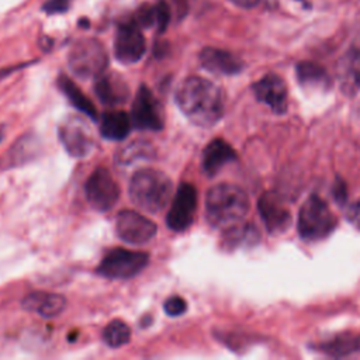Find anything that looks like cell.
Instances as JSON below:
<instances>
[{"label":"cell","mask_w":360,"mask_h":360,"mask_svg":"<svg viewBox=\"0 0 360 360\" xmlns=\"http://www.w3.org/2000/svg\"><path fill=\"white\" fill-rule=\"evenodd\" d=\"M174 97L181 112L195 125L211 127L224 114L222 91L208 79L198 76L184 79Z\"/></svg>","instance_id":"cell-1"},{"label":"cell","mask_w":360,"mask_h":360,"mask_svg":"<svg viewBox=\"0 0 360 360\" xmlns=\"http://www.w3.org/2000/svg\"><path fill=\"white\" fill-rule=\"evenodd\" d=\"M249 211L246 193L229 183L211 187L205 197V214L212 226L229 228L240 222Z\"/></svg>","instance_id":"cell-2"},{"label":"cell","mask_w":360,"mask_h":360,"mask_svg":"<svg viewBox=\"0 0 360 360\" xmlns=\"http://www.w3.org/2000/svg\"><path fill=\"white\" fill-rule=\"evenodd\" d=\"M132 202L146 212L162 211L172 198L173 184L167 174L156 169H141L129 181Z\"/></svg>","instance_id":"cell-3"},{"label":"cell","mask_w":360,"mask_h":360,"mask_svg":"<svg viewBox=\"0 0 360 360\" xmlns=\"http://www.w3.org/2000/svg\"><path fill=\"white\" fill-rule=\"evenodd\" d=\"M338 219L329 204L318 194L309 195L300 208L298 233L308 240L326 238L335 228Z\"/></svg>","instance_id":"cell-4"},{"label":"cell","mask_w":360,"mask_h":360,"mask_svg":"<svg viewBox=\"0 0 360 360\" xmlns=\"http://www.w3.org/2000/svg\"><path fill=\"white\" fill-rule=\"evenodd\" d=\"M70 70L82 77L91 79L104 73L108 56L103 44L94 38H82L76 41L68 55Z\"/></svg>","instance_id":"cell-5"},{"label":"cell","mask_w":360,"mask_h":360,"mask_svg":"<svg viewBox=\"0 0 360 360\" xmlns=\"http://www.w3.org/2000/svg\"><path fill=\"white\" fill-rule=\"evenodd\" d=\"M149 262L148 253L128 249H112L101 260L97 273L114 280H125L141 273Z\"/></svg>","instance_id":"cell-6"},{"label":"cell","mask_w":360,"mask_h":360,"mask_svg":"<svg viewBox=\"0 0 360 360\" xmlns=\"http://www.w3.org/2000/svg\"><path fill=\"white\" fill-rule=\"evenodd\" d=\"M59 139L73 158H84L94 148L93 132L80 117H69L59 125Z\"/></svg>","instance_id":"cell-7"},{"label":"cell","mask_w":360,"mask_h":360,"mask_svg":"<svg viewBox=\"0 0 360 360\" xmlns=\"http://www.w3.org/2000/svg\"><path fill=\"white\" fill-rule=\"evenodd\" d=\"M86 197L90 205L98 211H107L115 205L120 187L105 167L96 169L87 179Z\"/></svg>","instance_id":"cell-8"},{"label":"cell","mask_w":360,"mask_h":360,"mask_svg":"<svg viewBox=\"0 0 360 360\" xmlns=\"http://www.w3.org/2000/svg\"><path fill=\"white\" fill-rule=\"evenodd\" d=\"M146 51L145 37L141 32L139 25L132 20L121 24L117 30L114 39V55L125 65L138 62Z\"/></svg>","instance_id":"cell-9"},{"label":"cell","mask_w":360,"mask_h":360,"mask_svg":"<svg viewBox=\"0 0 360 360\" xmlns=\"http://www.w3.org/2000/svg\"><path fill=\"white\" fill-rule=\"evenodd\" d=\"M115 232L127 243L142 245L156 233V225L142 214L124 210L117 215Z\"/></svg>","instance_id":"cell-10"},{"label":"cell","mask_w":360,"mask_h":360,"mask_svg":"<svg viewBox=\"0 0 360 360\" xmlns=\"http://www.w3.org/2000/svg\"><path fill=\"white\" fill-rule=\"evenodd\" d=\"M131 121L139 129L159 131L163 128L160 105L148 86H139L132 103Z\"/></svg>","instance_id":"cell-11"},{"label":"cell","mask_w":360,"mask_h":360,"mask_svg":"<svg viewBox=\"0 0 360 360\" xmlns=\"http://www.w3.org/2000/svg\"><path fill=\"white\" fill-rule=\"evenodd\" d=\"M195 208L197 191L194 186L188 183L180 184L166 217L167 226L177 232L187 229L193 224Z\"/></svg>","instance_id":"cell-12"},{"label":"cell","mask_w":360,"mask_h":360,"mask_svg":"<svg viewBox=\"0 0 360 360\" xmlns=\"http://www.w3.org/2000/svg\"><path fill=\"white\" fill-rule=\"evenodd\" d=\"M253 93L260 103L269 105L273 112L283 114L287 110V86L276 73H267L253 86Z\"/></svg>","instance_id":"cell-13"},{"label":"cell","mask_w":360,"mask_h":360,"mask_svg":"<svg viewBox=\"0 0 360 360\" xmlns=\"http://www.w3.org/2000/svg\"><path fill=\"white\" fill-rule=\"evenodd\" d=\"M94 91L97 98L110 107L122 105L129 97L127 82L117 73H101L96 77Z\"/></svg>","instance_id":"cell-14"},{"label":"cell","mask_w":360,"mask_h":360,"mask_svg":"<svg viewBox=\"0 0 360 360\" xmlns=\"http://www.w3.org/2000/svg\"><path fill=\"white\" fill-rule=\"evenodd\" d=\"M200 63L202 68L215 75H235L243 68V63L233 53L207 46L200 52Z\"/></svg>","instance_id":"cell-15"},{"label":"cell","mask_w":360,"mask_h":360,"mask_svg":"<svg viewBox=\"0 0 360 360\" xmlns=\"http://www.w3.org/2000/svg\"><path fill=\"white\" fill-rule=\"evenodd\" d=\"M21 305L28 312H34L44 318H53L63 312L66 307V300L60 294L35 291L24 297Z\"/></svg>","instance_id":"cell-16"},{"label":"cell","mask_w":360,"mask_h":360,"mask_svg":"<svg viewBox=\"0 0 360 360\" xmlns=\"http://www.w3.org/2000/svg\"><path fill=\"white\" fill-rule=\"evenodd\" d=\"M257 207L270 232H280L288 226L291 219L290 212L273 193L263 194L259 200Z\"/></svg>","instance_id":"cell-17"},{"label":"cell","mask_w":360,"mask_h":360,"mask_svg":"<svg viewBox=\"0 0 360 360\" xmlns=\"http://www.w3.org/2000/svg\"><path fill=\"white\" fill-rule=\"evenodd\" d=\"M236 159V152L224 139L211 141L202 152V169L208 176L217 174L226 163Z\"/></svg>","instance_id":"cell-18"},{"label":"cell","mask_w":360,"mask_h":360,"mask_svg":"<svg viewBox=\"0 0 360 360\" xmlns=\"http://www.w3.org/2000/svg\"><path fill=\"white\" fill-rule=\"evenodd\" d=\"M131 124V118L124 111H108L100 120V134L105 139L121 141L128 135Z\"/></svg>","instance_id":"cell-19"},{"label":"cell","mask_w":360,"mask_h":360,"mask_svg":"<svg viewBox=\"0 0 360 360\" xmlns=\"http://www.w3.org/2000/svg\"><path fill=\"white\" fill-rule=\"evenodd\" d=\"M58 86L73 107H76L79 111L89 115L91 120L97 118V111H96V107L93 105V103L80 91V89L68 76H65V75L59 76Z\"/></svg>","instance_id":"cell-20"},{"label":"cell","mask_w":360,"mask_h":360,"mask_svg":"<svg viewBox=\"0 0 360 360\" xmlns=\"http://www.w3.org/2000/svg\"><path fill=\"white\" fill-rule=\"evenodd\" d=\"M153 156H155V149L149 142L134 141L117 152L115 163L120 165L121 167H127L141 160L153 159Z\"/></svg>","instance_id":"cell-21"},{"label":"cell","mask_w":360,"mask_h":360,"mask_svg":"<svg viewBox=\"0 0 360 360\" xmlns=\"http://www.w3.org/2000/svg\"><path fill=\"white\" fill-rule=\"evenodd\" d=\"M297 77L302 87L326 89L329 86V77L326 70L314 62H301L297 65Z\"/></svg>","instance_id":"cell-22"},{"label":"cell","mask_w":360,"mask_h":360,"mask_svg":"<svg viewBox=\"0 0 360 360\" xmlns=\"http://www.w3.org/2000/svg\"><path fill=\"white\" fill-rule=\"evenodd\" d=\"M318 347V350H322L332 356H346L360 350V336L346 332L335 336L332 340L319 345Z\"/></svg>","instance_id":"cell-23"},{"label":"cell","mask_w":360,"mask_h":360,"mask_svg":"<svg viewBox=\"0 0 360 360\" xmlns=\"http://www.w3.org/2000/svg\"><path fill=\"white\" fill-rule=\"evenodd\" d=\"M129 338L131 329L121 319L111 321L103 330V339L110 347H121L129 342Z\"/></svg>","instance_id":"cell-24"},{"label":"cell","mask_w":360,"mask_h":360,"mask_svg":"<svg viewBox=\"0 0 360 360\" xmlns=\"http://www.w3.org/2000/svg\"><path fill=\"white\" fill-rule=\"evenodd\" d=\"M342 77H343V87L349 90H354L360 87V49L352 51L342 68Z\"/></svg>","instance_id":"cell-25"},{"label":"cell","mask_w":360,"mask_h":360,"mask_svg":"<svg viewBox=\"0 0 360 360\" xmlns=\"http://www.w3.org/2000/svg\"><path fill=\"white\" fill-rule=\"evenodd\" d=\"M134 21L139 27H150L152 24L156 22V14H155V7L149 4H143L138 8Z\"/></svg>","instance_id":"cell-26"},{"label":"cell","mask_w":360,"mask_h":360,"mask_svg":"<svg viewBox=\"0 0 360 360\" xmlns=\"http://www.w3.org/2000/svg\"><path fill=\"white\" fill-rule=\"evenodd\" d=\"M155 14H156V25L158 31L163 32L167 28V24L170 21V7L166 1H159L155 7Z\"/></svg>","instance_id":"cell-27"},{"label":"cell","mask_w":360,"mask_h":360,"mask_svg":"<svg viewBox=\"0 0 360 360\" xmlns=\"http://www.w3.org/2000/svg\"><path fill=\"white\" fill-rule=\"evenodd\" d=\"M163 308H165V312L167 315L179 316V315H181L187 309V304H186V301L181 297L173 295V297H170V298H167L165 301Z\"/></svg>","instance_id":"cell-28"},{"label":"cell","mask_w":360,"mask_h":360,"mask_svg":"<svg viewBox=\"0 0 360 360\" xmlns=\"http://www.w3.org/2000/svg\"><path fill=\"white\" fill-rule=\"evenodd\" d=\"M70 0H48L44 3L42 10L48 14H56V13H65L69 8Z\"/></svg>","instance_id":"cell-29"},{"label":"cell","mask_w":360,"mask_h":360,"mask_svg":"<svg viewBox=\"0 0 360 360\" xmlns=\"http://www.w3.org/2000/svg\"><path fill=\"white\" fill-rule=\"evenodd\" d=\"M347 219L360 229V198L353 202L347 210Z\"/></svg>","instance_id":"cell-30"},{"label":"cell","mask_w":360,"mask_h":360,"mask_svg":"<svg viewBox=\"0 0 360 360\" xmlns=\"http://www.w3.org/2000/svg\"><path fill=\"white\" fill-rule=\"evenodd\" d=\"M231 1L235 6L242 7V8H252V7H255L259 3V0H231Z\"/></svg>","instance_id":"cell-31"},{"label":"cell","mask_w":360,"mask_h":360,"mask_svg":"<svg viewBox=\"0 0 360 360\" xmlns=\"http://www.w3.org/2000/svg\"><path fill=\"white\" fill-rule=\"evenodd\" d=\"M3 136H4V127L0 125V142L3 141Z\"/></svg>","instance_id":"cell-32"}]
</instances>
